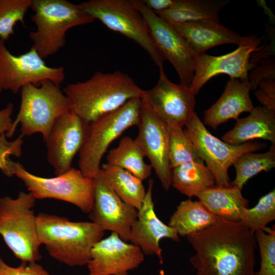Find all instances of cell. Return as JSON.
Listing matches in <instances>:
<instances>
[{
	"label": "cell",
	"instance_id": "6da1fadb",
	"mask_svg": "<svg viewBox=\"0 0 275 275\" xmlns=\"http://www.w3.org/2000/svg\"><path fill=\"white\" fill-rule=\"evenodd\" d=\"M195 251L196 275H255V232L241 222L216 216L215 223L186 236Z\"/></svg>",
	"mask_w": 275,
	"mask_h": 275
},
{
	"label": "cell",
	"instance_id": "7a4b0ae2",
	"mask_svg": "<svg viewBox=\"0 0 275 275\" xmlns=\"http://www.w3.org/2000/svg\"><path fill=\"white\" fill-rule=\"evenodd\" d=\"M143 90L130 76L120 71H97L84 81L68 84L63 93L70 111L88 124L130 99L141 98Z\"/></svg>",
	"mask_w": 275,
	"mask_h": 275
},
{
	"label": "cell",
	"instance_id": "3957f363",
	"mask_svg": "<svg viewBox=\"0 0 275 275\" xmlns=\"http://www.w3.org/2000/svg\"><path fill=\"white\" fill-rule=\"evenodd\" d=\"M38 236L49 255L69 266L87 265L92 249L103 238L104 231L92 222H72L56 215H37Z\"/></svg>",
	"mask_w": 275,
	"mask_h": 275
},
{
	"label": "cell",
	"instance_id": "277c9868",
	"mask_svg": "<svg viewBox=\"0 0 275 275\" xmlns=\"http://www.w3.org/2000/svg\"><path fill=\"white\" fill-rule=\"evenodd\" d=\"M31 20L36 26L29 37L31 49L44 60L60 50L65 45L66 32L71 28L94 21L79 4L66 0H32Z\"/></svg>",
	"mask_w": 275,
	"mask_h": 275
},
{
	"label": "cell",
	"instance_id": "5b68a950",
	"mask_svg": "<svg viewBox=\"0 0 275 275\" xmlns=\"http://www.w3.org/2000/svg\"><path fill=\"white\" fill-rule=\"evenodd\" d=\"M141 106V98H133L88 124L78 152L79 168L85 176L93 178L99 172L101 160L111 144L128 128L138 126Z\"/></svg>",
	"mask_w": 275,
	"mask_h": 275
},
{
	"label": "cell",
	"instance_id": "8992f818",
	"mask_svg": "<svg viewBox=\"0 0 275 275\" xmlns=\"http://www.w3.org/2000/svg\"><path fill=\"white\" fill-rule=\"evenodd\" d=\"M36 200L31 192L20 191L15 199L0 198V235L21 262H37L42 258L34 210Z\"/></svg>",
	"mask_w": 275,
	"mask_h": 275
},
{
	"label": "cell",
	"instance_id": "52a82bcc",
	"mask_svg": "<svg viewBox=\"0 0 275 275\" xmlns=\"http://www.w3.org/2000/svg\"><path fill=\"white\" fill-rule=\"evenodd\" d=\"M70 111L67 98L52 81L44 80L39 86L27 85L21 90L19 111L6 136H12L20 123L23 136L40 133L45 142L57 119Z\"/></svg>",
	"mask_w": 275,
	"mask_h": 275
},
{
	"label": "cell",
	"instance_id": "ba28073f",
	"mask_svg": "<svg viewBox=\"0 0 275 275\" xmlns=\"http://www.w3.org/2000/svg\"><path fill=\"white\" fill-rule=\"evenodd\" d=\"M79 5L95 20L139 45L159 69H163L165 59L155 45L146 22L133 0H89Z\"/></svg>",
	"mask_w": 275,
	"mask_h": 275
},
{
	"label": "cell",
	"instance_id": "9c48e42d",
	"mask_svg": "<svg viewBox=\"0 0 275 275\" xmlns=\"http://www.w3.org/2000/svg\"><path fill=\"white\" fill-rule=\"evenodd\" d=\"M12 173L16 175L36 199H54L74 205L89 214L93 207L95 185L93 178L71 167L65 173L51 178L34 175L19 162L12 161Z\"/></svg>",
	"mask_w": 275,
	"mask_h": 275
},
{
	"label": "cell",
	"instance_id": "30bf717a",
	"mask_svg": "<svg viewBox=\"0 0 275 275\" xmlns=\"http://www.w3.org/2000/svg\"><path fill=\"white\" fill-rule=\"evenodd\" d=\"M184 126L185 131L193 143L199 156L212 173L217 186L231 185L228 169L238 157L264 147L263 144L252 142L233 146L219 140L207 129L195 112Z\"/></svg>",
	"mask_w": 275,
	"mask_h": 275
},
{
	"label": "cell",
	"instance_id": "8fae6325",
	"mask_svg": "<svg viewBox=\"0 0 275 275\" xmlns=\"http://www.w3.org/2000/svg\"><path fill=\"white\" fill-rule=\"evenodd\" d=\"M65 78L63 67L48 66L34 49L18 56L7 48L0 39V88L16 94L25 86H39L50 80L60 86Z\"/></svg>",
	"mask_w": 275,
	"mask_h": 275
},
{
	"label": "cell",
	"instance_id": "7c38bea8",
	"mask_svg": "<svg viewBox=\"0 0 275 275\" xmlns=\"http://www.w3.org/2000/svg\"><path fill=\"white\" fill-rule=\"evenodd\" d=\"M147 24L157 48L177 72L180 84L189 87L194 74L196 54L169 22L147 8L142 0H133Z\"/></svg>",
	"mask_w": 275,
	"mask_h": 275
},
{
	"label": "cell",
	"instance_id": "4fadbf2b",
	"mask_svg": "<svg viewBox=\"0 0 275 275\" xmlns=\"http://www.w3.org/2000/svg\"><path fill=\"white\" fill-rule=\"evenodd\" d=\"M196 96L189 87L170 81L160 69L156 85L143 90L141 98L167 125L183 128L194 112Z\"/></svg>",
	"mask_w": 275,
	"mask_h": 275
},
{
	"label": "cell",
	"instance_id": "5bb4252c",
	"mask_svg": "<svg viewBox=\"0 0 275 275\" xmlns=\"http://www.w3.org/2000/svg\"><path fill=\"white\" fill-rule=\"evenodd\" d=\"M262 41L238 46L234 51L219 56L205 53L196 56L194 74L189 88L197 95L211 78L221 74L241 80H249L250 72L256 67L252 56L260 50Z\"/></svg>",
	"mask_w": 275,
	"mask_h": 275
},
{
	"label": "cell",
	"instance_id": "9a60e30c",
	"mask_svg": "<svg viewBox=\"0 0 275 275\" xmlns=\"http://www.w3.org/2000/svg\"><path fill=\"white\" fill-rule=\"evenodd\" d=\"M93 179L95 185L94 200L89 218L104 231H111L123 240L128 241L138 210L124 202L115 193L100 171Z\"/></svg>",
	"mask_w": 275,
	"mask_h": 275
},
{
	"label": "cell",
	"instance_id": "2e32d148",
	"mask_svg": "<svg viewBox=\"0 0 275 275\" xmlns=\"http://www.w3.org/2000/svg\"><path fill=\"white\" fill-rule=\"evenodd\" d=\"M137 126L139 131L135 140L150 160L162 186L168 190L171 186L172 170L169 159L168 125L142 100Z\"/></svg>",
	"mask_w": 275,
	"mask_h": 275
},
{
	"label": "cell",
	"instance_id": "e0dca14e",
	"mask_svg": "<svg viewBox=\"0 0 275 275\" xmlns=\"http://www.w3.org/2000/svg\"><path fill=\"white\" fill-rule=\"evenodd\" d=\"M87 126L71 111L55 121L45 143L47 160L57 176L72 167V160L84 143Z\"/></svg>",
	"mask_w": 275,
	"mask_h": 275
},
{
	"label": "cell",
	"instance_id": "ac0fdd59",
	"mask_svg": "<svg viewBox=\"0 0 275 275\" xmlns=\"http://www.w3.org/2000/svg\"><path fill=\"white\" fill-rule=\"evenodd\" d=\"M137 246L123 240L114 233L95 244L87 266L89 275H128L144 261Z\"/></svg>",
	"mask_w": 275,
	"mask_h": 275
},
{
	"label": "cell",
	"instance_id": "d6986e66",
	"mask_svg": "<svg viewBox=\"0 0 275 275\" xmlns=\"http://www.w3.org/2000/svg\"><path fill=\"white\" fill-rule=\"evenodd\" d=\"M153 184V180L149 179L142 205L131 226L128 241L138 246L145 255H155L162 263L160 240L167 238L179 241L180 238L176 230L164 224L156 214L152 198Z\"/></svg>",
	"mask_w": 275,
	"mask_h": 275
},
{
	"label": "cell",
	"instance_id": "ffe728a7",
	"mask_svg": "<svg viewBox=\"0 0 275 275\" xmlns=\"http://www.w3.org/2000/svg\"><path fill=\"white\" fill-rule=\"evenodd\" d=\"M185 39L196 55L215 46L234 44L238 46L262 41L255 36H242L222 24L206 20L171 24Z\"/></svg>",
	"mask_w": 275,
	"mask_h": 275
},
{
	"label": "cell",
	"instance_id": "44dd1931",
	"mask_svg": "<svg viewBox=\"0 0 275 275\" xmlns=\"http://www.w3.org/2000/svg\"><path fill=\"white\" fill-rule=\"evenodd\" d=\"M251 90L249 80L230 78L219 98L204 112L203 124L216 129L230 119L237 120L241 113H250L254 107Z\"/></svg>",
	"mask_w": 275,
	"mask_h": 275
},
{
	"label": "cell",
	"instance_id": "7402d4cb",
	"mask_svg": "<svg viewBox=\"0 0 275 275\" xmlns=\"http://www.w3.org/2000/svg\"><path fill=\"white\" fill-rule=\"evenodd\" d=\"M255 139L268 140L275 144V111L263 106L254 107L245 118L237 119L234 127L222 140L237 146Z\"/></svg>",
	"mask_w": 275,
	"mask_h": 275
},
{
	"label": "cell",
	"instance_id": "603a6c76",
	"mask_svg": "<svg viewBox=\"0 0 275 275\" xmlns=\"http://www.w3.org/2000/svg\"><path fill=\"white\" fill-rule=\"evenodd\" d=\"M197 197L210 212L230 222H240L243 210L248 208L249 201L242 196L241 190L232 184L214 185Z\"/></svg>",
	"mask_w": 275,
	"mask_h": 275
},
{
	"label": "cell",
	"instance_id": "cb8c5ba5",
	"mask_svg": "<svg viewBox=\"0 0 275 275\" xmlns=\"http://www.w3.org/2000/svg\"><path fill=\"white\" fill-rule=\"evenodd\" d=\"M229 3L228 0H175L171 8L155 14L170 24L220 21L219 13Z\"/></svg>",
	"mask_w": 275,
	"mask_h": 275
},
{
	"label": "cell",
	"instance_id": "d4e9b609",
	"mask_svg": "<svg viewBox=\"0 0 275 275\" xmlns=\"http://www.w3.org/2000/svg\"><path fill=\"white\" fill-rule=\"evenodd\" d=\"M202 159L172 169L171 186L189 198L214 185V177Z\"/></svg>",
	"mask_w": 275,
	"mask_h": 275
},
{
	"label": "cell",
	"instance_id": "484cf974",
	"mask_svg": "<svg viewBox=\"0 0 275 275\" xmlns=\"http://www.w3.org/2000/svg\"><path fill=\"white\" fill-rule=\"evenodd\" d=\"M216 216L210 212L199 201H183L170 218L168 225L179 236H187L213 224Z\"/></svg>",
	"mask_w": 275,
	"mask_h": 275
},
{
	"label": "cell",
	"instance_id": "4316f807",
	"mask_svg": "<svg viewBox=\"0 0 275 275\" xmlns=\"http://www.w3.org/2000/svg\"><path fill=\"white\" fill-rule=\"evenodd\" d=\"M100 172L115 193L126 203L139 210L146 190L143 180L119 167L103 163Z\"/></svg>",
	"mask_w": 275,
	"mask_h": 275
},
{
	"label": "cell",
	"instance_id": "83f0119b",
	"mask_svg": "<svg viewBox=\"0 0 275 275\" xmlns=\"http://www.w3.org/2000/svg\"><path fill=\"white\" fill-rule=\"evenodd\" d=\"M146 155L139 143L131 137L121 138L118 146L111 150L106 156L107 163L122 168L142 180L151 175L152 167L146 163Z\"/></svg>",
	"mask_w": 275,
	"mask_h": 275
},
{
	"label": "cell",
	"instance_id": "f1b7e54d",
	"mask_svg": "<svg viewBox=\"0 0 275 275\" xmlns=\"http://www.w3.org/2000/svg\"><path fill=\"white\" fill-rule=\"evenodd\" d=\"M236 176L231 184L241 190L246 181L259 172L268 171L275 167V144H271L269 150L262 153L250 152L238 157L232 164Z\"/></svg>",
	"mask_w": 275,
	"mask_h": 275
},
{
	"label": "cell",
	"instance_id": "f546056e",
	"mask_svg": "<svg viewBox=\"0 0 275 275\" xmlns=\"http://www.w3.org/2000/svg\"><path fill=\"white\" fill-rule=\"evenodd\" d=\"M169 159L172 169L201 159L189 137L182 127L168 126Z\"/></svg>",
	"mask_w": 275,
	"mask_h": 275
},
{
	"label": "cell",
	"instance_id": "4dcf8cb0",
	"mask_svg": "<svg viewBox=\"0 0 275 275\" xmlns=\"http://www.w3.org/2000/svg\"><path fill=\"white\" fill-rule=\"evenodd\" d=\"M275 219V190L262 196L252 208H245L240 222L253 232L263 230Z\"/></svg>",
	"mask_w": 275,
	"mask_h": 275
},
{
	"label": "cell",
	"instance_id": "1f68e13d",
	"mask_svg": "<svg viewBox=\"0 0 275 275\" xmlns=\"http://www.w3.org/2000/svg\"><path fill=\"white\" fill-rule=\"evenodd\" d=\"M32 0H0V39L5 41L14 34L18 22L24 25V19L31 8Z\"/></svg>",
	"mask_w": 275,
	"mask_h": 275
},
{
	"label": "cell",
	"instance_id": "d6a6232c",
	"mask_svg": "<svg viewBox=\"0 0 275 275\" xmlns=\"http://www.w3.org/2000/svg\"><path fill=\"white\" fill-rule=\"evenodd\" d=\"M261 258L260 267L255 275H275V230L267 228L255 232Z\"/></svg>",
	"mask_w": 275,
	"mask_h": 275
},
{
	"label": "cell",
	"instance_id": "836d02e7",
	"mask_svg": "<svg viewBox=\"0 0 275 275\" xmlns=\"http://www.w3.org/2000/svg\"><path fill=\"white\" fill-rule=\"evenodd\" d=\"M0 275H50L36 262H21L20 265L13 267L6 264L0 256Z\"/></svg>",
	"mask_w": 275,
	"mask_h": 275
},
{
	"label": "cell",
	"instance_id": "e575fe53",
	"mask_svg": "<svg viewBox=\"0 0 275 275\" xmlns=\"http://www.w3.org/2000/svg\"><path fill=\"white\" fill-rule=\"evenodd\" d=\"M260 62V65H257L249 75L251 90H256L259 83L263 80L268 78H275L274 60L264 59Z\"/></svg>",
	"mask_w": 275,
	"mask_h": 275
},
{
	"label": "cell",
	"instance_id": "d590c367",
	"mask_svg": "<svg viewBox=\"0 0 275 275\" xmlns=\"http://www.w3.org/2000/svg\"><path fill=\"white\" fill-rule=\"evenodd\" d=\"M255 95L262 106L275 111V78H268L260 82Z\"/></svg>",
	"mask_w": 275,
	"mask_h": 275
},
{
	"label": "cell",
	"instance_id": "8d00e7d4",
	"mask_svg": "<svg viewBox=\"0 0 275 275\" xmlns=\"http://www.w3.org/2000/svg\"><path fill=\"white\" fill-rule=\"evenodd\" d=\"M13 108V104L9 103L6 107L0 110V134L7 133L11 129L13 122L11 116Z\"/></svg>",
	"mask_w": 275,
	"mask_h": 275
},
{
	"label": "cell",
	"instance_id": "74e56055",
	"mask_svg": "<svg viewBox=\"0 0 275 275\" xmlns=\"http://www.w3.org/2000/svg\"><path fill=\"white\" fill-rule=\"evenodd\" d=\"M145 6L155 13L171 8L175 0H142Z\"/></svg>",
	"mask_w": 275,
	"mask_h": 275
},
{
	"label": "cell",
	"instance_id": "f35d334b",
	"mask_svg": "<svg viewBox=\"0 0 275 275\" xmlns=\"http://www.w3.org/2000/svg\"><path fill=\"white\" fill-rule=\"evenodd\" d=\"M2 89L0 88V95H1V92H2Z\"/></svg>",
	"mask_w": 275,
	"mask_h": 275
}]
</instances>
